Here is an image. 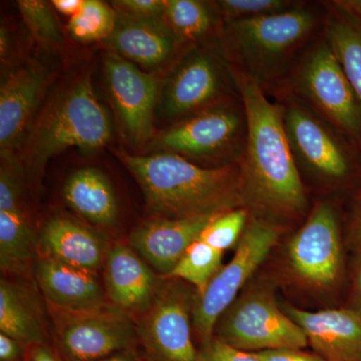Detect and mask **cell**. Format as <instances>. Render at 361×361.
Here are the masks:
<instances>
[{
    "instance_id": "39",
    "label": "cell",
    "mask_w": 361,
    "mask_h": 361,
    "mask_svg": "<svg viewBox=\"0 0 361 361\" xmlns=\"http://www.w3.org/2000/svg\"><path fill=\"white\" fill-rule=\"evenodd\" d=\"M84 4V0H54L52 6L56 7V11L65 14V16H75L80 11Z\"/></svg>"
},
{
    "instance_id": "20",
    "label": "cell",
    "mask_w": 361,
    "mask_h": 361,
    "mask_svg": "<svg viewBox=\"0 0 361 361\" xmlns=\"http://www.w3.org/2000/svg\"><path fill=\"white\" fill-rule=\"evenodd\" d=\"M286 313L323 361H361V317L355 311L308 312L288 306Z\"/></svg>"
},
{
    "instance_id": "40",
    "label": "cell",
    "mask_w": 361,
    "mask_h": 361,
    "mask_svg": "<svg viewBox=\"0 0 361 361\" xmlns=\"http://www.w3.org/2000/svg\"><path fill=\"white\" fill-rule=\"evenodd\" d=\"M361 317V258L357 266H356L355 273V280H353V308Z\"/></svg>"
},
{
    "instance_id": "6",
    "label": "cell",
    "mask_w": 361,
    "mask_h": 361,
    "mask_svg": "<svg viewBox=\"0 0 361 361\" xmlns=\"http://www.w3.org/2000/svg\"><path fill=\"white\" fill-rule=\"evenodd\" d=\"M49 306L59 353L63 360L96 361L139 343L132 316L113 304L90 311H68Z\"/></svg>"
},
{
    "instance_id": "8",
    "label": "cell",
    "mask_w": 361,
    "mask_h": 361,
    "mask_svg": "<svg viewBox=\"0 0 361 361\" xmlns=\"http://www.w3.org/2000/svg\"><path fill=\"white\" fill-rule=\"evenodd\" d=\"M165 279L148 310L135 318L139 343L148 361H197L191 329L197 293L183 280Z\"/></svg>"
},
{
    "instance_id": "24",
    "label": "cell",
    "mask_w": 361,
    "mask_h": 361,
    "mask_svg": "<svg viewBox=\"0 0 361 361\" xmlns=\"http://www.w3.org/2000/svg\"><path fill=\"white\" fill-rule=\"evenodd\" d=\"M37 239L23 211L0 212V267L6 275L28 277L37 259Z\"/></svg>"
},
{
    "instance_id": "3",
    "label": "cell",
    "mask_w": 361,
    "mask_h": 361,
    "mask_svg": "<svg viewBox=\"0 0 361 361\" xmlns=\"http://www.w3.org/2000/svg\"><path fill=\"white\" fill-rule=\"evenodd\" d=\"M111 135L110 120L90 77L78 78L47 104L28 130L23 149L26 174L35 180L52 157L71 147L102 148Z\"/></svg>"
},
{
    "instance_id": "33",
    "label": "cell",
    "mask_w": 361,
    "mask_h": 361,
    "mask_svg": "<svg viewBox=\"0 0 361 361\" xmlns=\"http://www.w3.org/2000/svg\"><path fill=\"white\" fill-rule=\"evenodd\" d=\"M197 361H262L254 353L240 350L214 336L198 350Z\"/></svg>"
},
{
    "instance_id": "28",
    "label": "cell",
    "mask_w": 361,
    "mask_h": 361,
    "mask_svg": "<svg viewBox=\"0 0 361 361\" xmlns=\"http://www.w3.org/2000/svg\"><path fill=\"white\" fill-rule=\"evenodd\" d=\"M116 11L99 0H84L82 7L68 21V33L80 42L106 40L115 27Z\"/></svg>"
},
{
    "instance_id": "9",
    "label": "cell",
    "mask_w": 361,
    "mask_h": 361,
    "mask_svg": "<svg viewBox=\"0 0 361 361\" xmlns=\"http://www.w3.org/2000/svg\"><path fill=\"white\" fill-rule=\"evenodd\" d=\"M218 339L248 353L276 348H300L308 341L301 327L278 308L272 293L252 291L240 297L220 317Z\"/></svg>"
},
{
    "instance_id": "26",
    "label": "cell",
    "mask_w": 361,
    "mask_h": 361,
    "mask_svg": "<svg viewBox=\"0 0 361 361\" xmlns=\"http://www.w3.org/2000/svg\"><path fill=\"white\" fill-rule=\"evenodd\" d=\"M222 251L198 239L187 249L179 263L165 278H175L194 285L197 296H202L222 267Z\"/></svg>"
},
{
    "instance_id": "7",
    "label": "cell",
    "mask_w": 361,
    "mask_h": 361,
    "mask_svg": "<svg viewBox=\"0 0 361 361\" xmlns=\"http://www.w3.org/2000/svg\"><path fill=\"white\" fill-rule=\"evenodd\" d=\"M278 229L263 219L247 224L234 257L212 278L205 293L197 296L193 308V326L202 345L213 338L221 316L232 305L240 289L264 261L276 244Z\"/></svg>"
},
{
    "instance_id": "31",
    "label": "cell",
    "mask_w": 361,
    "mask_h": 361,
    "mask_svg": "<svg viewBox=\"0 0 361 361\" xmlns=\"http://www.w3.org/2000/svg\"><path fill=\"white\" fill-rule=\"evenodd\" d=\"M296 6L288 0H221L215 2L216 11L225 23L250 20L288 11Z\"/></svg>"
},
{
    "instance_id": "41",
    "label": "cell",
    "mask_w": 361,
    "mask_h": 361,
    "mask_svg": "<svg viewBox=\"0 0 361 361\" xmlns=\"http://www.w3.org/2000/svg\"><path fill=\"white\" fill-rule=\"evenodd\" d=\"M332 4L361 23V0H338Z\"/></svg>"
},
{
    "instance_id": "5",
    "label": "cell",
    "mask_w": 361,
    "mask_h": 361,
    "mask_svg": "<svg viewBox=\"0 0 361 361\" xmlns=\"http://www.w3.org/2000/svg\"><path fill=\"white\" fill-rule=\"evenodd\" d=\"M294 97L332 127L361 141V106L326 39L306 51L291 78Z\"/></svg>"
},
{
    "instance_id": "21",
    "label": "cell",
    "mask_w": 361,
    "mask_h": 361,
    "mask_svg": "<svg viewBox=\"0 0 361 361\" xmlns=\"http://www.w3.org/2000/svg\"><path fill=\"white\" fill-rule=\"evenodd\" d=\"M42 255L97 272L103 267L108 247L99 234L77 221L52 218L40 234Z\"/></svg>"
},
{
    "instance_id": "25",
    "label": "cell",
    "mask_w": 361,
    "mask_h": 361,
    "mask_svg": "<svg viewBox=\"0 0 361 361\" xmlns=\"http://www.w3.org/2000/svg\"><path fill=\"white\" fill-rule=\"evenodd\" d=\"M325 26V39L336 54L342 70L361 106V23L334 6Z\"/></svg>"
},
{
    "instance_id": "14",
    "label": "cell",
    "mask_w": 361,
    "mask_h": 361,
    "mask_svg": "<svg viewBox=\"0 0 361 361\" xmlns=\"http://www.w3.org/2000/svg\"><path fill=\"white\" fill-rule=\"evenodd\" d=\"M224 89L218 59L208 51H192L171 75L161 97V109L171 118L194 115L216 106Z\"/></svg>"
},
{
    "instance_id": "18",
    "label": "cell",
    "mask_w": 361,
    "mask_h": 361,
    "mask_svg": "<svg viewBox=\"0 0 361 361\" xmlns=\"http://www.w3.org/2000/svg\"><path fill=\"white\" fill-rule=\"evenodd\" d=\"M103 269L104 289L113 305L135 318L148 310L161 279L130 247H108Z\"/></svg>"
},
{
    "instance_id": "1",
    "label": "cell",
    "mask_w": 361,
    "mask_h": 361,
    "mask_svg": "<svg viewBox=\"0 0 361 361\" xmlns=\"http://www.w3.org/2000/svg\"><path fill=\"white\" fill-rule=\"evenodd\" d=\"M229 68L246 115L238 161L244 206L268 215H300L307 198L285 133L283 106L270 102L257 80L236 66Z\"/></svg>"
},
{
    "instance_id": "10",
    "label": "cell",
    "mask_w": 361,
    "mask_h": 361,
    "mask_svg": "<svg viewBox=\"0 0 361 361\" xmlns=\"http://www.w3.org/2000/svg\"><path fill=\"white\" fill-rule=\"evenodd\" d=\"M246 115L231 104H216L189 116L159 137L167 153L193 158L235 156L241 158L246 137Z\"/></svg>"
},
{
    "instance_id": "38",
    "label": "cell",
    "mask_w": 361,
    "mask_h": 361,
    "mask_svg": "<svg viewBox=\"0 0 361 361\" xmlns=\"http://www.w3.org/2000/svg\"><path fill=\"white\" fill-rule=\"evenodd\" d=\"M27 361H66L59 351L52 349L49 344L32 346Z\"/></svg>"
},
{
    "instance_id": "27",
    "label": "cell",
    "mask_w": 361,
    "mask_h": 361,
    "mask_svg": "<svg viewBox=\"0 0 361 361\" xmlns=\"http://www.w3.org/2000/svg\"><path fill=\"white\" fill-rule=\"evenodd\" d=\"M163 18L185 42L203 39L214 25L210 7L199 0H166Z\"/></svg>"
},
{
    "instance_id": "17",
    "label": "cell",
    "mask_w": 361,
    "mask_h": 361,
    "mask_svg": "<svg viewBox=\"0 0 361 361\" xmlns=\"http://www.w3.org/2000/svg\"><path fill=\"white\" fill-rule=\"evenodd\" d=\"M217 216L219 215L186 219L152 218L133 230L129 243L135 252L166 277L179 263L187 249L199 239L207 226Z\"/></svg>"
},
{
    "instance_id": "2",
    "label": "cell",
    "mask_w": 361,
    "mask_h": 361,
    "mask_svg": "<svg viewBox=\"0 0 361 361\" xmlns=\"http://www.w3.org/2000/svg\"><path fill=\"white\" fill-rule=\"evenodd\" d=\"M116 156L134 176L153 218L186 219L244 207L238 164L204 168L172 153Z\"/></svg>"
},
{
    "instance_id": "13",
    "label": "cell",
    "mask_w": 361,
    "mask_h": 361,
    "mask_svg": "<svg viewBox=\"0 0 361 361\" xmlns=\"http://www.w3.org/2000/svg\"><path fill=\"white\" fill-rule=\"evenodd\" d=\"M109 92L121 127L135 144L153 135V113L158 97V80L115 52L104 56Z\"/></svg>"
},
{
    "instance_id": "29",
    "label": "cell",
    "mask_w": 361,
    "mask_h": 361,
    "mask_svg": "<svg viewBox=\"0 0 361 361\" xmlns=\"http://www.w3.org/2000/svg\"><path fill=\"white\" fill-rule=\"evenodd\" d=\"M26 26L39 44L49 49H59L63 35L51 7L40 0H21L18 2Z\"/></svg>"
},
{
    "instance_id": "23",
    "label": "cell",
    "mask_w": 361,
    "mask_h": 361,
    "mask_svg": "<svg viewBox=\"0 0 361 361\" xmlns=\"http://www.w3.org/2000/svg\"><path fill=\"white\" fill-rule=\"evenodd\" d=\"M63 197L68 205L92 224L111 226L118 214L110 180L96 168L75 171L66 180Z\"/></svg>"
},
{
    "instance_id": "42",
    "label": "cell",
    "mask_w": 361,
    "mask_h": 361,
    "mask_svg": "<svg viewBox=\"0 0 361 361\" xmlns=\"http://www.w3.org/2000/svg\"><path fill=\"white\" fill-rule=\"evenodd\" d=\"M73 361V360H66ZM96 361H148L147 358H142L141 355H137L135 349H130V350L121 351L116 355L109 356V357L103 358V360Z\"/></svg>"
},
{
    "instance_id": "37",
    "label": "cell",
    "mask_w": 361,
    "mask_h": 361,
    "mask_svg": "<svg viewBox=\"0 0 361 361\" xmlns=\"http://www.w3.org/2000/svg\"><path fill=\"white\" fill-rule=\"evenodd\" d=\"M349 244L361 253V200L356 204L349 227Z\"/></svg>"
},
{
    "instance_id": "4",
    "label": "cell",
    "mask_w": 361,
    "mask_h": 361,
    "mask_svg": "<svg viewBox=\"0 0 361 361\" xmlns=\"http://www.w3.org/2000/svg\"><path fill=\"white\" fill-rule=\"evenodd\" d=\"M314 11L294 6L281 13L225 23L226 47L244 71L261 85L275 80L286 61L314 32Z\"/></svg>"
},
{
    "instance_id": "34",
    "label": "cell",
    "mask_w": 361,
    "mask_h": 361,
    "mask_svg": "<svg viewBox=\"0 0 361 361\" xmlns=\"http://www.w3.org/2000/svg\"><path fill=\"white\" fill-rule=\"evenodd\" d=\"M118 13L142 18H163L166 0H118L111 1Z\"/></svg>"
},
{
    "instance_id": "11",
    "label": "cell",
    "mask_w": 361,
    "mask_h": 361,
    "mask_svg": "<svg viewBox=\"0 0 361 361\" xmlns=\"http://www.w3.org/2000/svg\"><path fill=\"white\" fill-rule=\"evenodd\" d=\"M282 106L285 133L297 165L325 180L348 177L351 170L348 151L331 126L295 97L285 99Z\"/></svg>"
},
{
    "instance_id": "35",
    "label": "cell",
    "mask_w": 361,
    "mask_h": 361,
    "mask_svg": "<svg viewBox=\"0 0 361 361\" xmlns=\"http://www.w3.org/2000/svg\"><path fill=\"white\" fill-rule=\"evenodd\" d=\"M32 346L0 334V361H27Z\"/></svg>"
},
{
    "instance_id": "30",
    "label": "cell",
    "mask_w": 361,
    "mask_h": 361,
    "mask_svg": "<svg viewBox=\"0 0 361 361\" xmlns=\"http://www.w3.org/2000/svg\"><path fill=\"white\" fill-rule=\"evenodd\" d=\"M247 217L248 211L244 207L221 214L207 226L199 239L224 252L236 245L241 239L247 226Z\"/></svg>"
},
{
    "instance_id": "15",
    "label": "cell",
    "mask_w": 361,
    "mask_h": 361,
    "mask_svg": "<svg viewBox=\"0 0 361 361\" xmlns=\"http://www.w3.org/2000/svg\"><path fill=\"white\" fill-rule=\"evenodd\" d=\"M47 305L68 311H90L111 304L96 272L39 254L33 267Z\"/></svg>"
},
{
    "instance_id": "36",
    "label": "cell",
    "mask_w": 361,
    "mask_h": 361,
    "mask_svg": "<svg viewBox=\"0 0 361 361\" xmlns=\"http://www.w3.org/2000/svg\"><path fill=\"white\" fill-rule=\"evenodd\" d=\"M262 361H323L318 355L304 353L300 348H276L254 353Z\"/></svg>"
},
{
    "instance_id": "22",
    "label": "cell",
    "mask_w": 361,
    "mask_h": 361,
    "mask_svg": "<svg viewBox=\"0 0 361 361\" xmlns=\"http://www.w3.org/2000/svg\"><path fill=\"white\" fill-rule=\"evenodd\" d=\"M0 331L30 346L49 344L42 308L27 285L0 280Z\"/></svg>"
},
{
    "instance_id": "16",
    "label": "cell",
    "mask_w": 361,
    "mask_h": 361,
    "mask_svg": "<svg viewBox=\"0 0 361 361\" xmlns=\"http://www.w3.org/2000/svg\"><path fill=\"white\" fill-rule=\"evenodd\" d=\"M47 71L39 61H26L11 73L0 89V147L11 153L27 134L47 87Z\"/></svg>"
},
{
    "instance_id": "12",
    "label": "cell",
    "mask_w": 361,
    "mask_h": 361,
    "mask_svg": "<svg viewBox=\"0 0 361 361\" xmlns=\"http://www.w3.org/2000/svg\"><path fill=\"white\" fill-rule=\"evenodd\" d=\"M292 269L306 283L330 286L338 279L341 239L336 211L324 202L316 204L310 218L289 244Z\"/></svg>"
},
{
    "instance_id": "19",
    "label": "cell",
    "mask_w": 361,
    "mask_h": 361,
    "mask_svg": "<svg viewBox=\"0 0 361 361\" xmlns=\"http://www.w3.org/2000/svg\"><path fill=\"white\" fill-rule=\"evenodd\" d=\"M111 52L146 68L165 63L184 44L163 18L116 13L115 27L104 40Z\"/></svg>"
},
{
    "instance_id": "32",
    "label": "cell",
    "mask_w": 361,
    "mask_h": 361,
    "mask_svg": "<svg viewBox=\"0 0 361 361\" xmlns=\"http://www.w3.org/2000/svg\"><path fill=\"white\" fill-rule=\"evenodd\" d=\"M11 153H1L0 170V212H18L21 207V180L20 169L13 165Z\"/></svg>"
}]
</instances>
